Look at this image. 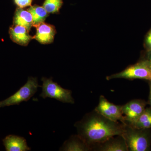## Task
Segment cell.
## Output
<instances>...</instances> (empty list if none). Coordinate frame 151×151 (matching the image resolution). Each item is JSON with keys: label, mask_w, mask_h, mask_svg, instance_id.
Listing matches in <instances>:
<instances>
[{"label": "cell", "mask_w": 151, "mask_h": 151, "mask_svg": "<svg viewBox=\"0 0 151 151\" xmlns=\"http://www.w3.org/2000/svg\"><path fill=\"white\" fill-rule=\"evenodd\" d=\"M39 85L37 78L29 77L27 82L18 91L8 98L0 101V108L14 105H19L23 102L30 99L37 92Z\"/></svg>", "instance_id": "4"}, {"label": "cell", "mask_w": 151, "mask_h": 151, "mask_svg": "<svg viewBox=\"0 0 151 151\" xmlns=\"http://www.w3.org/2000/svg\"><path fill=\"white\" fill-rule=\"evenodd\" d=\"M63 3L62 0H45L43 7L48 13H55L59 12Z\"/></svg>", "instance_id": "16"}, {"label": "cell", "mask_w": 151, "mask_h": 151, "mask_svg": "<svg viewBox=\"0 0 151 151\" xmlns=\"http://www.w3.org/2000/svg\"><path fill=\"white\" fill-rule=\"evenodd\" d=\"M13 23L14 25L24 27L29 31L33 26L32 16L27 10H25L22 8H17L14 16Z\"/></svg>", "instance_id": "13"}, {"label": "cell", "mask_w": 151, "mask_h": 151, "mask_svg": "<svg viewBox=\"0 0 151 151\" xmlns=\"http://www.w3.org/2000/svg\"><path fill=\"white\" fill-rule=\"evenodd\" d=\"M42 92L40 95L44 99L49 97L53 98L63 103H74V99L72 97L71 90L64 89L57 83L52 81L51 78L42 77Z\"/></svg>", "instance_id": "5"}, {"label": "cell", "mask_w": 151, "mask_h": 151, "mask_svg": "<svg viewBox=\"0 0 151 151\" xmlns=\"http://www.w3.org/2000/svg\"><path fill=\"white\" fill-rule=\"evenodd\" d=\"M27 11L32 16L33 26L35 27L44 22L48 16V13L43 6L36 5L31 6Z\"/></svg>", "instance_id": "14"}, {"label": "cell", "mask_w": 151, "mask_h": 151, "mask_svg": "<svg viewBox=\"0 0 151 151\" xmlns=\"http://www.w3.org/2000/svg\"><path fill=\"white\" fill-rule=\"evenodd\" d=\"M6 151H27L31 150L24 138L16 135H9L3 139Z\"/></svg>", "instance_id": "10"}, {"label": "cell", "mask_w": 151, "mask_h": 151, "mask_svg": "<svg viewBox=\"0 0 151 151\" xmlns=\"http://www.w3.org/2000/svg\"><path fill=\"white\" fill-rule=\"evenodd\" d=\"M147 102L140 99L131 100L122 105V112L125 118V124L132 125L134 124L146 108Z\"/></svg>", "instance_id": "7"}, {"label": "cell", "mask_w": 151, "mask_h": 151, "mask_svg": "<svg viewBox=\"0 0 151 151\" xmlns=\"http://www.w3.org/2000/svg\"><path fill=\"white\" fill-rule=\"evenodd\" d=\"M114 136L103 142L94 145L92 150L100 151H128V147L122 135Z\"/></svg>", "instance_id": "8"}, {"label": "cell", "mask_w": 151, "mask_h": 151, "mask_svg": "<svg viewBox=\"0 0 151 151\" xmlns=\"http://www.w3.org/2000/svg\"><path fill=\"white\" fill-rule=\"evenodd\" d=\"M74 127L77 129V135L92 150L94 145L114 136L122 135L125 124L109 120L94 110L76 122Z\"/></svg>", "instance_id": "1"}, {"label": "cell", "mask_w": 151, "mask_h": 151, "mask_svg": "<svg viewBox=\"0 0 151 151\" xmlns=\"http://www.w3.org/2000/svg\"><path fill=\"white\" fill-rule=\"evenodd\" d=\"M131 126L137 129H151V107L146 108L137 122Z\"/></svg>", "instance_id": "15"}, {"label": "cell", "mask_w": 151, "mask_h": 151, "mask_svg": "<svg viewBox=\"0 0 151 151\" xmlns=\"http://www.w3.org/2000/svg\"><path fill=\"white\" fill-rule=\"evenodd\" d=\"M151 129H137L125 124L122 136L129 151H149L151 150Z\"/></svg>", "instance_id": "2"}, {"label": "cell", "mask_w": 151, "mask_h": 151, "mask_svg": "<svg viewBox=\"0 0 151 151\" xmlns=\"http://www.w3.org/2000/svg\"><path fill=\"white\" fill-rule=\"evenodd\" d=\"M145 59L148 61L151 66V51L147 52V54Z\"/></svg>", "instance_id": "19"}, {"label": "cell", "mask_w": 151, "mask_h": 151, "mask_svg": "<svg viewBox=\"0 0 151 151\" xmlns=\"http://www.w3.org/2000/svg\"><path fill=\"white\" fill-rule=\"evenodd\" d=\"M14 2L19 7L23 8L31 6L32 0H14Z\"/></svg>", "instance_id": "18"}, {"label": "cell", "mask_w": 151, "mask_h": 151, "mask_svg": "<svg viewBox=\"0 0 151 151\" xmlns=\"http://www.w3.org/2000/svg\"><path fill=\"white\" fill-rule=\"evenodd\" d=\"M149 87H150V94H149L148 101L147 104L151 107V81H149Z\"/></svg>", "instance_id": "20"}, {"label": "cell", "mask_w": 151, "mask_h": 151, "mask_svg": "<svg viewBox=\"0 0 151 151\" xmlns=\"http://www.w3.org/2000/svg\"><path fill=\"white\" fill-rule=\"evenodd\" d=\"M116 78L133 80L144 79L151 81V66L147 60L144 59L130 65L119 73H115L106 77L108 80Z\"/></svg>", "instance_id": "3"}, {"label": "cell", "mask_w": 151, "mask_h": 151, "mask_svg": "<svg viewBox=\"0 0 151 151\" xmlns=\"http://www.w3.org/2000/svg\"><path fill=\"white\" fill-rule=\"evenodd\" d=\"M92 150L78 135L70 137L60 149V151H89Z\"/></svg>", "instance_id": "12"}, {"label": "cell", "mask_w": 151, "mask_h": 151, "mask_svg": "<svg viewBox=\"0 0 151 151\" xmlns=\"http://www.w3.org/2000/svg\"><path fill=\"white\" fill-rule=\"evenodd\" d=\"M36 34L33 38L42 44L51 43L56 33L55 28L52 25L43 22L36 27Z\"/></svg>", "instance_id": "9"}, {"label": "cell", "mask_w": 151, "mask_h": 151, "mask_svg": "<svg viewBox=\"0 0 151 151\" xmlns=\"http://www.w3.org/2000/svg\"><path fill=\"white\" fill-rule=\"evenodd\" d=\"M27 29L20 25L12 26L9 29L11 40L18 44L26 46L33 37L29 33Z\"/></svg>", "instance_id": "11"}, {"label": "cell", "mask_w": 151, "mask_h": 151, "mask_svg": "<svg viewBox=\"0 0 151 151\" xmlns=\"http://www.w3.org/2000/svg\"><path fill=\"white\" fill-rule=\"evenodd\" d=\"M94 111L109 120L124 124L125 118L122 112V105L111 103L103 95L100 96L99 103Z\"/></svg>", "instance_id": "6"}, {"label": "cell", "mask_w": 151, "mask_h": 151, "mask_svg": "<svg viewBox=\"0 0 151 151\" xmlns=\"http://www.w3.org/2000/svg\"><path fill=\"white\" fill-rule=\"evenodd\" d=\"M144 46L146 51H151V28L146 35L144 42Z\"/></svg>", "instance_id": "17"}]
</instances>
